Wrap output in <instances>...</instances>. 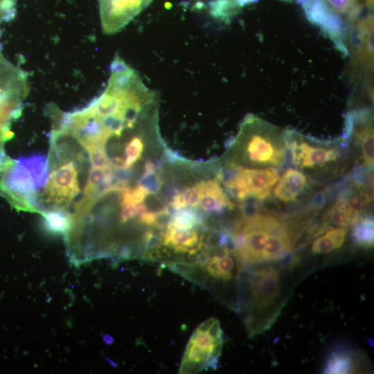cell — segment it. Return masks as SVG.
<instances>
[{"instance_id": "cell-1", "label": "cell", "mask_w": 374, "mask_h": 374, "mask_svg": "<svg viewBox=\"0 0 374 374\" xmlns=\"http://www.w3.org/2000/svg\"><path fill=\"white\" fill-rule=\"evenodd\" d=\"M231 145L238 147L240 161L251 168H276L285 159L284 131L252 114L244 118Z\"/></svg>"}, {"instance_id": "cell-2", "label": "cell", "mask_w": 374, "mask_h": 374, "mask_svg": "<svg viewBox=\"0 0 374 374\" xmlns=\"http://www.w3.org/2000/svg\"><path fill=\"white\" fill-rule=\"evenodd\" d=\"M218 175L226 189L240 200L266 199L279 179L276 168L232 166L225 173L220 171Z\"/></svg>"}, {"instance_id": "cell-3", "label": "cell", "mask_w": 374, "mask_h": 374, "mask_svg": "<svg viewBox=\"0 0 374 374\" xmlns=\"http://www.w3.org/2000/svg\"><path fill=\"white\" fill-rule=\"evenodd\" d=\"M284 136L292 163L301 168H321L341 156L337 143L319 141L294 130L284 131Z\"/></svg>"}, {"instance_id": "cell-4", "label": "cell", "mask_w": 374, "mask_h": 374, "mask_svg": "<svg viewBox=\"0 0 374 374\" xmlns=\"http://www.w3.org/2000/svg\"><path fill=\"white\" fill-rule=\"evenodd\" d=\"M80 192L77 166L69 161L51 171L42 198L52 204V209L65 210Z\"/></svg>"}, {"instance_id": "cell-5", "label": "cell", "mask_w": 374, "mask_h": 374, "mask_svg": "<svg viewBox=\"0 0 374 374\" xmlns=\"http://www.w3.org/2000/svg\"><path fill=\"white\" fill-rule=\"evenodd\" d=\"M153 0H98L102 30L112 35L122 30Z\"/></svg>"}, {"instance_id": "cell-6", "label": "cell", "mask_w": 374, "mask_h": 374, "mask_svg": "<svg viewBox=\"0 0 374 374\" xmlns=\"http://www.w3.org/2000/svg\"><path fill=\"white\" fill-rule=\"evenodd\" d=\"M249 277L251 305L259 310H266L277 301L280 295L278 271L272 266H265L251 271Z\"/></svg>"}, {"instance_id": "cell-7", "label": "cell", "mask_w": 374, "mask_h": 374, "mask_svg": "<svg viewBox=\"0 0 374 374\" xmlns=\"http://www.w3.org/2000/svg\"><path fill=\"white\" fill-rule=\"evenodd\" d=\"M345 132L354 137L360 150L361 159L369 168L373 166V125L370 110L350 112L346 118Z\"/></svg>"}, {"instance_id": "cell-8", "label": "cell", "mask_w": 374, "mask_h": 374, "mask_svg": "<svg viewBox=\"0 0 374 374\" xmlns=\"http://www.w3.org/2000/svg\"><path fill=\"white\" fill-rule=\"evenodd\" d=\"M353 40V64L368 80L373 81V17L368 14L356 24Z\"/></svg>"}, {"instance_id": "cell-9", "label": "cell", "mask_w": 374, "mask_h": 374, "mask_svg": "<svg viewBox=\"0 0 374 374\" xmlns=\"http://www.w3.org/2000/svg\"><path fill=\"white\" fill-rule=\"evenodd\" d=\"M308 19L328 32L339 47L346 51L343 43L344 22L324 0H300Z\"/></svg>"}, {"instance_id": "cell-10", "label": "cell", "mask_w": 374, "mask_h": 374, "mask_svg": "<svg viewBox=\"0 0 374 374\" xmlns=\"http://www.w3.org/2000/svg\"><path fill=\"white\" fill-rule=\"evenodd\" d=\"M276 183L273 190L274 196L283 202H290L304 191L307 178L300 170L289 168Z\"/></svg>"}, {"instance_id": "cell-11", "label": "cell", "mask_w": 374, "mask_h": 374, "mask_svg": "<svg viewBox=\"0 0 374 374\" xmlns=\"http://www.w3.org/2000/svg\"><path fill=\"white\" fill-rule=\"evenodd\" d=\"M166 228L163 244L170 247L177 252L193 254L201 247L202 239H199L197 231L177 229L171 226Z\"/></svg>"}, {"instance_id": "cell-12", "label": "cell", "mask_w": 374, "mask_h": 374, "mask_svg": "<svg viewBox=\"0 0 374 374\" xmlns=\"http://www.w3.org/2000/svg\"><path fill=\"white\" fill-rule=\"evenodd\" d=\"M40 214L43 217V226L48 233L64 236L73 225L72 214L62 209H46Z\"/></svg>"}, {"instance_id": "cell-13", "label": "cell", "mask_w": 374, "mask_h": 374, "mask_svg": "<svg viewBox=\"0 0 374 374\" xmlns=\"http://www.w3.org/2000/svg\"><path fill=\"white\" fill-rule=\"evenodd\" d=\"M347 231V228L342 227L327 230L313 241L312 251L314 253H326L339 248L345 240Z\"/></svg>"}, {"instance_id": "cell-14", "label": "cell", "mask_w": 374, "mask_h": 374, "mask_svg": "<svg viewBox=\"0 0 374 374\" xmlns=\"http://www.w3.org/2000/svg\"><path fill=\"white\" fill-rule=\"evenodd\" d=\"M355 354L349 350L333 352L328 357L324 373H349L359 366L355 363Z\"/></svg>"}, {"instance_id": "cell-15", "label": "cell", "mask_w": 374, "mask_h": 374, "mask_svg": "<svg viewBox=\"0 0 374 374\" xmlns=\"http://www.w3.org/2000/svg\"><path fill=\"white\" fill-rule=\"evenodd\" d=\"M353 242L360 247L371 248L373 245L374 224L371 215L362 216L353 226Z\"/></svg>"}, {"instance_id": "cell-16", "label": "cell", "mask_w": 374, "mask_h": 374, "mask_svg": "<svg viewBox=\"0 0 374 374\" xmlns=\"http://www.w3.org/2000/svg\"><path fill=\"white\" fill-rule=\"evenodd\" d=\"M202 222V217L195 210L184 207L177 211L172 215L168 226L177 229H192Z\"/></svg>"}, {"instance_id": "cell-17", "label": "cell", "mask_w": 374, "mask_h": 374, "mask_svg": "<svg viewBox=\"0 0 374 374\" xmlns=\"http://www.w3.org/2000/svg\"><path fill=\"white\" fill-rule=\"evenodd\" d=\"M324 1L339 17L344 16L350 21L355 20L362 9V4L358 0H324Z\"/></svg>"}, {"instance_id": "cell-18", "label": "cell", "mask_w": 374, "mask_h": 374, "mask_svg": "<svg viewBox=\"0 0 374 374\" xmlns=\"http://www.w3.org/2000/svg\"><path fill=\"white\" fill-rule=\"evenodd\" d=\"M157 126V123L152 125L133 136L127 143L125 149V168L130 169L135 162L141 157L143 150V140L142 132Z\"/></svg>"}, {"instance_id": "cell-19", "label": "cell", "mask_w": 374, "mask_h": 374, "mask_svg": "<svg viewBox=\"0 0 374 374\" xmlns=\"http://www.w3.org/2000/svg\"><path fill=\"white\" fill-rule=\"evenodd\" d=\"M104 147L101 145H90L84 147L92 167L103 169L111 168L110 161Z\"/></svg>"}, {"instance_id": "cell-20", "label": "cell", "mask_w": 374, "mask_h": 374, "mask_svg": "<svg viewBox=\"0 0 374 374\" xmlns=\"http://www.w3.org/2000/svg\"><path fill=\"white\" fill-rule=\"evenodd\" d=\"M121 203H129L136 205L146 198L148 193L141 185L134 187H127L123 193Z\"/></svg>"}, {"instance_id": "cell-21", "label": "cell", "mask_w": 374, "mask_h": 374, "mask_svg": "<svg viewBox=\"0 0 374 374\" xmlns=\"http://www.w3.org/2000/svg\"><path fill=\"white\" fill-rule=\"evenodd\" d=\"M139 184L143 186L148 193H157L162 185V180L159 175L141 176Z\"/></svg>"}, {"instance_id": "cell-22", "label": "cell", "mask_w": 374, "mask_h": 374, "mask_svg": "<svg viewBox=\"0 0 374 374\" xmlns=\"http://www.w3.org/2000/svg\"><path fill=\"white\" fill-rule=\"evenodd\" d=\"M121 205L120 222L124 224L136 215V208L135 205L129 203H121Z\"/></svg>"}, {"instance_id": "cell-23", "label": "cell", "mask_w": 374, "mask_h": 374, "mask_svg": "<svg viewBox=\"0 0 374 374\" xmlns=\"http://www.w3.org/2000/svg\"><path fill=\"white\" fill-rule=\"evenodd\" d=\"M182 193L187 206H195L199 204L200 195L194 186L187 188Z\"/></svg>"}, {"instance_id": "cell-24", "label": "cell", "mask_w": 374, "mask_h": 374, "mask_svg": "<svg viewBox=\"0 0 374 374\" xmlns=\"http://www.w3.org/2000/svg\"><path fill=\"white\" fill-rule=\"evenodd\" d=\"M145 246L146 249H154L159 245L160 237L152 231H147L143 236Z\"/></svg>"}, {"instance_id": "cell-25", "label": "cell", "mask_w": 374, "mask_h": 374, "mask_svg": "<svg viewBox=\"0 0 374 374\" xmlns=\"http://www.w3.org/2000/svg\"><path fill=\"white\" fill-rule=\"evenodd\" d=\"M170 204L176 211L188 206L182 193H176Z\"/></svg>"}, {"instance_id": "cell-26", "label": "cell", "mask_w": 374, "mask_h": 374, "mask_svg": "<svg viewBox=\"0 0 374 374\" xmlns=\"http://www.w3.org/2000/svg\"><path fill=\"white\" fill-rule=\"evenodd\" d=\"M160 167L159 162L154 163L151 159H147L144 164V172L142 176H148L154 174L157 169Z\"/></svg>"}, {"instance_id": "cell-27", "label": "cell", "mask_w": 374, "mask_h": 374, "mask_svg": "<svg viewBox=\"0 0 374 374\" xmlns=\"http://www.w3.org/2000/svg\"><path fill=\"white\" fill-rule=\"evenodd\" d=\"M135 208H136V215H138L139 219L143 217L149 211L147 206L143 202H141L135 205Z\"/></svg>"}, {"instance_id": "cell-28", "label": "cell", "mask_w": 374, "mask_h": 374, "mask_svg": "<svg viewBox=\"0 0 374 374\" xmlns=\"http://www.w3.org/2000/svg\"><path fill=\"white\" fill-rule=\"evenodd\" d=\"M365 1L368 8H373L374 0H365Z\"/></svg>"}]
</instances>
